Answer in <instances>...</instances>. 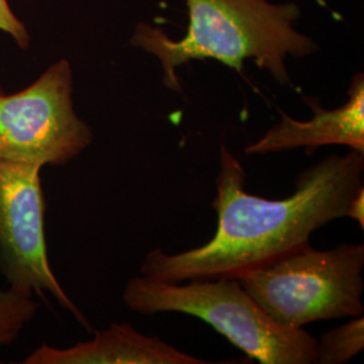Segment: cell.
Segmentation results:
<instances>
[{"label":"cell","mask_w":364,"mask_h":364,"mask_svg":"<svg viewBox=\"0 0 364 364\" xmlns=\"http://www.w3.org/2000/svg\"><path fill=\"white\" fill-rule=\"evenodd\" d=\"M189 26L182 39L174 41L162 28L139 23L130 43L156 55L162 66L164 84L181 92L177 69L192 60H218L243 70L252 60L272 73L279 84H289L287 57H305L317 45L299 34L293 23L299 18L293 1L273 4L267 0H185Z\"/></svg>","instance_id":"obj_2"},{"label":"cell","mask_w":364,"mask_h":364,"mask_svg":"<svg viewBox=\"0 0 364 364\" xmlns=\"http://www.w3.org/2000/svg\"><path fill=\"white\" fill-rule=\"evenodd\" d=\"M189 284L144 275L126 284V306L144 316L183 313L197 317L262 364L316 363L317 340L304 328L278 326L236 278H195Z\"/></svg>","instance_id":"obj_3"},{"label":"cell","mask_w":364,"mask_h":364,"mask_svg":"<svg viewBox=\"0 0 364 364\" xmlns=\"http://www.w3.org/2000/svg\"><path fill=\"white\" fill-rule=\"evenodd\" d=\"M92 141L93 131L75 111L68 60L54 63L22 91L0 93V161L65 166Z\"/></svg>","instance_id":"obj_5"},{"label":"cell","mask_w":364,"mask_h":364,"mask_svg":"<svg viewBox=\"0 0 364 364\" xmlns=\"http://www.w3.org/2000/svg\"><path fill=\"white\" fill-rule=\"evenodd\" d=\"M180 351L161 338L146 336L130 324L112 323L90 341L69 348L42 344L23 364H208Z\"/></svg>","instance_id":"obj_8"},{"label":"cell","mask_w":364,"mask_h":364,"mask_svg":"<svg viewBox=\"0 0 364 364\" xmlns=\"http://www.w3.org/2000/svg\"><path fill=\"white\" fill-rule=\"evenodd\" d=\"M364 348L363 316L338 326L317 340L316 363L343 364L352 360Z\"/></svg>","instance_id":"obj_9"},{"label":"cell","mask_w":364,"mask_h":364,"mask_svg":"<svg viewBox=\"0 0 364 364\" xmlns=\"http://www.w3.org/2000/svg\"><path fill=\"white\" fill-rule=\"evenodd\" d=\"M363 245H311L239 274L236 279L278 326L363 316Z\"/></svg>","instance_id":"obj_4"},{"label":"cell","mask_w":364,"mask_h":364,"mask_svg":"<svg viewBox=\"0 0 364 364\" xmlns=\"http://www.w3.org/2000/svg\"><path fill=\"white\" fill-rule=\"evenodd\" d=\"M0 31L9 34L19 49L30 46V34L23 22L14 14L7 0H0Z\"/></svg>","instance_id":"obj_11"},{"label":"cell","mask_w":364,"mask_h":364,"mask_svg":"<svg viewBox=\"0 0 364 364\" xmlns=\"http://www.w3.org/2000/svg\"><path fill=\"white\" fill-rule=\"evenodd\" d=\"M346 218H350L360 224V228H364V188L362 186L358 193L352 197L351 203L347 209Z\"/></svg>","instance_id":"obj_12"},{"label":"cell","mask_w":364,"mask_h":364,"mask_svg":"<svg viewBox=\"0 0 364 364\" xmlns=\"http://www.w3.org/2000/svg\"><path fill=\"white\" fill-rule=\"evenodd\" d=\"M42 168L0 161V275L28 296H52L91 332L87 317L54 275L46 246Z\"/></svg>","instance_id":"obj_6"},{"label":"cell","mask_w":364,"mask_h":364,"mask_svg":"<svg viewBox=\"0 0 364 364\" xmlns=\"http://www.w3.org/2000/svg\"><path fill=\"white\" fill-rule=\"evenodd\" d=\"M215 236L205 245L178 254L150 251L141 274L165 282L195 278H236L309 245L328 223L346 218L352 197L363 186L364 153L326 156L302 171L296 192L269 200L247 193V173L224 144L219 150Z\"/></svg>","instance_id":"obj_1"},{"label":"cell","mask_w":364,"mask_h":364,"mask_svg":"<svg viewBox=\"0 0 364 364\" xmlns=\"http://www.w3.org/2000/svg\"><path fill=\"white\" fill-rule=\"evenodd\" d=\"M38 304L33 296L13 289L0 291V347L9 346L19 338L25 326L36 317Z\"/></svg>","instance_id":"obj_10"},{"label":"cell","mask_w":364,"mask_h":364,"mask_svg":"<svg viewBox=\"0 0 364 364\" xmlns=\"http://www.w3.org/2000/svg\"><path fill=\"white\" fill-rule=\"evenodd\" d=\"M312 108L311 120L301 122L279 111L281 122L259 141L248 144L247 156L282 153L305 149L308 156L321 146L341 144L364 153V77L358 73L348 88V100L335 109H324L317 97H304Z\"/></svg>","instance_id":"obj_7"},{"label":"cell","mask_w":364,"mask_h":364,"mask_svg":"<svg viewBox=\"0 0 364 364\" xmlns=\"http://www.w3.org/2000/svg\"><path fill=\"white\" fill-rule=\"evenodd\" d=\"M1 92H4V91H3V88H1V85H0V93H1Z\"/></svg>","instance_id":"obj_13"}]
</instances>
